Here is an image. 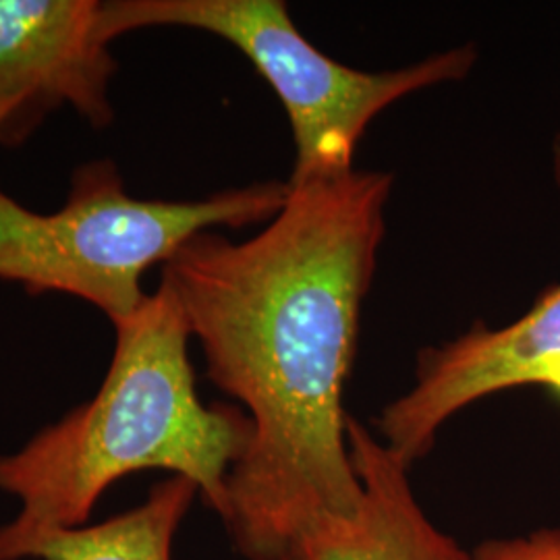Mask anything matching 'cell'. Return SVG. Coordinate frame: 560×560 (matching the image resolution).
Instances as JSON below:
<instances>
[{
	"mask_svg": "<svg viewBox=\"0 0 560 560\" xmlns=\"http://www.w3.org/2000/svg\"><path fill=\"white\" fill-rule=\"evenodd\" d=\"M98 9L101 0H0V102L23 104L27 136L60 106L96 129L115 119L117 60Z\"/></svg>",
	"mask_w": 560,
	"mask_h": 560,
	"instance_id": "8992f818",
	"label": "cell"
},
{
	"mask_svg": "<svg viewBox=\"0 0 560 560\" xmlns=\"http://www.w3.org/2000/svg\"><path fill=\"white\" fill-rule=\"evenodd\" d=\"M393 175L289 183L247 241L206 231L162 264L206 374L249 411L221 515L243 559L280 560L326 520L360 513L342 390L386 231Z\"/></svg>",
	"mask_w": 560,
	"mask_h": 560,
	"instance_id": "6da1fadb",
	"label": "cell"
},
{
	"mask_svg": "<svg viewBox=\"0 0 560 560\" xmlns=\"http://www.w3.org/2000/svg\"><path fill=\"white\" fill-rule=\"evenodd\" d=\"M115 351L98 393L0 455V492L18 499L0 525V557L15 544L88 525L117 481L162 469L194 481L221 517L226 480L252 441V421L229 405H203L189 361V326L161 280L156 293L115 322Z\"/></svg>",
	"mask_w": 560,
	"mask_h": 560,
	"instance_id": "7a4b0ae2",
	"label": "cell"
},
{
	"mask_svg": "<svg viewBox=\"0 0 560 560\" xmlns=\"http://www.w3.org/2000/svg\"><path fill=\"white\" fill-rule=\"evenodd\" d=\"M560 185V138L552 145ZM560 378V284L546 291L517 322L425 349L413 386L382 409V442L407 467L423 459L442 425L471 402L523 384L552 386Z\"/></svg>",
	"mask_w": 560,
	"mask_h": 560,
	"instance_id": "5b68a950",
	"label": "cell"
},
{
	"mask_svg": "<svg viewBox=\"0 0 560 560\" xmlns=\"http://www.w3.org/2000/svg\"><path fill=\"white\" fill-rule=\"evenodd\" d=\"M550 390H552V393H557V395L560 397V378L559 381L555 382L552 386H550Z\"/></svg>",
	"mask_w": 560,
	"mask_h": 560,
	"instance_id": "8fae6325",
	"label": "cell"
},
{
	"mask_svg": "<svg viewBox=\"0 0 560 560\" xmlns=\"http://www.w3.org/2000/svg\"><path fill=\"white\" fill-rule=\"evenodd\" d=\"M474 560H560V529L541 527L527 536L481 541Z\"/></svg>",
	"mask_w": 560,
	"mask_h": 560,
	"instance_id": "9c48e42d",
	"label": "cell"
},
{
	"mask_svg": "<svg viewBox=\"0 0 560 560\" xmlns=\"http://www.w3.org/2000/svg\"><path fill=\"white\" fill-rule=\"evenodd\" d=\"M198 494L194 481L171 476L136 509L96 525L32 536L0 560H173L175 534Z\"/></svg>",
	"mask_w": 560,
	"mask_h": 560,
	"instance_id": "ba28073f",
	"label": "cell"
},
{
	"mask_svg": "<svg viewBox=\"0 0 560 560\" xmlns=\"http://www.w3.org/2000/svg\"><path fill=\"white\" fill-rule=\"evenodd\" d=\"M287 196L289 183L270 180L198 201L138 200L115 161L85 162L65 206L50 214L0 189V280L20 282L30 295H73L115 324L148 298L141 289L148 268L214 226L272 221Z\"/></svg>",
	"mask_w": 560,
	"mask_h": 560,
	"instance_id": "3957f363",
	"label": "cell"
},
{
	"mask_svg": "<svg viewBox=\"0 0 560 560\" xmlns=\"http://www.w3.org/2000/svg\"><path fill=\"white\" fill-rule=\"evenodd\" d=\"M143 27H189L231 42L252 60L282 102L298 148L289 183L342 175L368 125L390 104L465 78L471 46L428 57L411 67L365 73L340 65L301 36L280 0H108L98 9L104 42Z\"/></svg>",
	"mask_w": 560,
	"mask_h": 560,
	"instance_id": "277c9868",
	"label": "cell"
},
{
	"mask_svg": "<svg viewBox=\"0 0 560 560\" xmlns=\"http://www.w3.org/2000/svg\"><path fill=\"white\" fill-rule=\"evenodd\" d=\"M347 444L363 488L360 513L322 521L280 560H474L425 515L409 467L355 418H347Z\"/></svg>",
	"mask_w": 560,
	"mask_h": 560,
	"instance_id": "52a82bcc",
	"label": "cell"
},
{
	"mask_svg": "<svg viewBox=\"0 0 560 560\" xmlns=\"http://www.w3.org/2000/svg\"><path fill=\"white\" fill-rule=\"evenodd\" d=\"M27 138L23 127V104L0 102V143L18 145Z\"/></svg>",
	"mask_w": 560,
	"mask_h": 560,
	"instance_id": "30bf717a",
	"label": "cell"
}]
</instances>
